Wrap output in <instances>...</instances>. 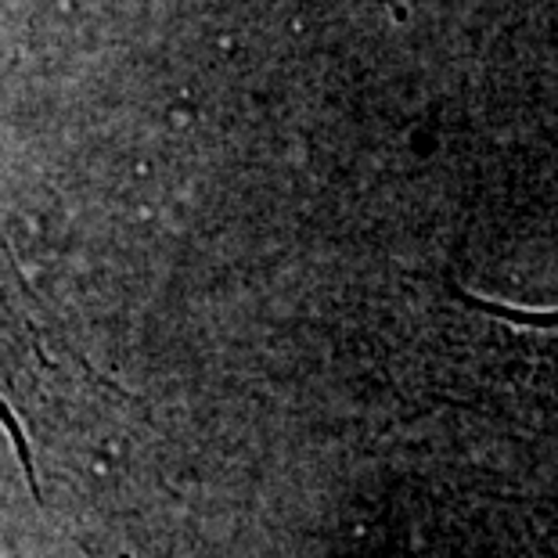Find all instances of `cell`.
Wrapping results in <instances>:
<instances>
[{
	"label": "cell",
	"mask_w": 558,
	"mask_h": 558,
	"mask_svg": "<svg viewBox=\"0 0 558 558\" xmlns=\"http://www.w3.org/2000/svg\"><path fill=\"white\" fill-rule=\"evenodd\" d=\"M37 364H40L37 331H33L29 317L15 306V300H8L0 292V425H4L11 447H15L33 490H37V472H33L29 436H26V408H29L33 378H37Z\"/></svg>",
	"instance_id": "obj_1"
}]
</instances>
